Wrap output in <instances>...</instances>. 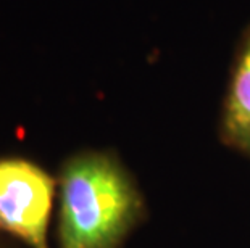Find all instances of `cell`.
<instances>
[{"instance_id":"obj_1","label":"cell","mask_w":250,"mask_h":248,"mask_svg":"<svg viewBox=\"0 0 250 248\" xmlns=\"http://www.w3.org/2000/svg\"><path fill=\"white\" fill-rule=\"evenodd\" d=\"M144 213L142 193L108 152L71 156L58 179L60 248H116Z\"/></svg>"},{"instance_id":"obj_2","label":"cell","mask_w":250,"mask_h":248,"mask_svg":"<svg viewBox=\"0 0 250 248\" xmlns=\"http://www.w3.org/2000/svg\"><path fill=\"white\" fill-rule=\"evenodd\" d=\"M55 179L23 158L0 160V230L29 248H49Z\"/></svg>"},{"instance_id":"obj_3","label":"cell","mask_w":250,"mask_h":248,"mask_svg":"<svg viewBox=\"0 0 250 248\" xmlns=\"http://www.w3.org/2000/svg\"><path fill=\"white\" fill-rule=\"evenodd\" d=\"M221 139L250 156V28L239 45L221 116Z\"/></svg>"}]
</instances>
